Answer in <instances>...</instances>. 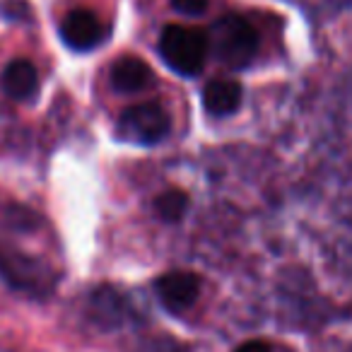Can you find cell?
<instances>
[{"mask_svg":"<svg viewBox=\"0 0 352 352\" xmlns=\"http://www.w3.org/2000/svg\"><path fill=\"white\" fill-rule=\"evenodd\" d=\"M210 46L220 63L227 68L241 70L256 58L258 54V32L254 30L249 20L239 15H225L212 25Z\"/></svg>","mask_w":352,"mask_h":352,"instance_id":"1","label":"cell"},{"mask_svg":"<svg viewBox=\"0 0 352 352\" xmlns=\"http://www.w3.org/2000/svg\"><path fill=\"white\" fill-rule=\"evenodd\" d=\"M0 275L12 285L30 294H46L54 287V275L34 256L22 254L15 246L0 244Z\"/></svg>","mask_w":352,"mask_h":352,"instance_id":"4","label":"cell"},{"mask_svg":"<svg viewBox=\"0 0 352 352\" xmlns=\"http://www.w3.org/2000/svg\"><path fill=\"white\" fill-rule=\"evenodd\" d=\"M171 8L182 15L196 17L208 10V0H171Z\"/></svg>","mask_w":352,"mask_h":352,"instance_id":"12","label":"cell"},{"mask_svg":"<svg viewBox=\"0 0 352 352\" xmlns=\"http://www.w3.org/2000/svg\"><path fill=\"white\" fill-rule=\"evenodd\" d=\"M171 128L169 113L155 102L135 104L126 109L118 118V138L135 145H157L164 140Z\"/></svg>","mask_w":352,"mask_h":352,"instance_id":"3","label":"cell"},{"mask_svg":"<svg viewBox=\"0 0 352 352\" xmlns=\"http://www.w3.org/2000/svg\"><path fill=\"white\" fill-rule=\"evenodd\" d=\"M241 104V85L234 80H212L203 89V107L210 116H230L239 109Z\"/></svg>","mask_w":352,"mask_h":352,"instance_id":"9","label":"cell"},{"mask_svg":"<svg viewBox=\"0 0 352 352\" xmlns=\"http://www.w3.org/2000/svg\"><path fill=\"white\" fill-rule=\"evenodd\" d=\"M89 314H92V321L102 328H118L131 318V307L118 289L97 287L89 294Z\"/></svg>","mask_w":352,"mask_h":352,"instance_id":"7","label":"cell"},{"mask_svg":"<svg viewBox=\"0 0 352 352\" xmlns=\"http://www.w3.org/2000/svg\"><path fill=\"white\" fill-rule=\"evenodd\" d=\"M60 39L73 51H92L109 36V25L92 10H73L58 27Z\"/></svg>","mask_w":352,"mask_h":352,"instance_id":"5","label":"cell"},{"mask_svg":"<svg viewBox=\"0 0 352 352\" xmlns=\"http://www.w3.org/2000/svg\"><path fill=\"white\" fill-rule=\"evenodd\" d=\"M234 352H270V347L265 345V342H261V340H251V342H244V345H239Z\"/></svg>","mask_w":352,"mask_h":352,"instance_id":"13","label":"cell"},{"mask_svg":"<svg viewBox=\"0 0 352 352\" xmlns=\"http://www.w3.org/2000/svg\"><path fill=\"white\" fill-rule=\"evenodd\" d=\"M155 289L166 311L182 314L196 304L198 294H201V280L188 270H171L157 280Z\"/></svg>","mask_w":352,"mask_h":352,"instance_id":"6","label":"cell"},{"mask_svg":"<svg viewBox=\"0 0 352 352\" xmlns=\"http://www.w3.org/2000/svg\"><path fill=\"white\" fill-rule=\"evenodd\" d=\"M208 49H210L208 36L193 27L169 25L160 36V54L164 63L184 78H193L201 73L208 58Z\"/></svg>","mask_w":352,"mask_h":352,"instance_id":"2","label":"cell"},{"mask_svg":"<svg viewBox=\"0 0 352 352\" xmlns=\"http://www.w3.org/2000/svg\"><path fill=\"white\" fill-rule=\"evenodd\" d=\"M152 80H155V75H152L150 65L135 56H123L111 68V87L123 94L142 92L150 87Z\"/></svg>","mask_w":352,"mask_h":352,"instance_id":"8","label":"cell"},{"mask_svg":"<svg viewBox=\"0 0 352 352\" xmlns=\"http://www.w3.org/2000/svg\"><path fill=\"white\" fill-rule=\"evenodd\" d=\"M155 208H157V215L164 222H179L188 210V196L184 191L171 188V191L162 193V196L157 198Z\"/></svg>","mask_w":352,"mask_h":352,"instance_id":"11","label":"cell"},{"mask_svg":"<svg viewBox=\"0 0 352 352\" xmlns=\"http://www.w3.org/2000/svg\"><path fill=\"white\" fill-rule=\"evenodd\" d=\"M36 85H39V73L30 60H12L6 70H3V78H0V87L8 97L12 99H30L36 92Z\"/></svg>","mask_w":352,"mask_h":352,"instance_id":"10","label":"cell"}]
</instances>
